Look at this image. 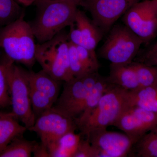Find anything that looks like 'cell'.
<instances>
[{"mask_svg":"<svg viewBox=\"0 0 157 157\" xmlns=\"http://www.w3.org/2000/svg\"><path fill=\"white\" fill-rule=\"evenodd\" d=\"M38 11L29 23L39 43L47 42L75 22L78 5L56 0L36 2Z\"/></svg>","mask_w":157,"mask_h":157,"instance_id":"6da1fadb","label":"cell"},{"mask_svg":"<svg viewBox=\"0 0 157 157\" xmlns=\"http://www.w3.org/2000/svg\"><path fill=\"white\" fill-rule=\"evenodd\" d=\"M35 39L29 23L25 20L22 13L16 20L1 29L0 48L14 63L31 67L36 62Z\"/></svg>","mask_w":157,"mask_h":157,"instance_id":"7a4b0ae2","label":"cell"},{"mask_svg":"<svg viewBox=\"0 0 157 157\" xmlns=\"http://www.w3.org/2000/svg\"><path fill=\"white\" fill-rule=\"evenodd\" d=\"M68 34L63 31L50 40L36 44V57L42 70L60 82L74 78L70 70Z\"/></svg>","mask_w":157,"mask_h":157,"instance_id":"3957f363","label":"cell"},{"mask_svg":"<svg viewBox=\"0 0 157 157\" xmlns=\"http://www.w3.org/2000/svg\"><path fill=\"white\" fill-rule=\"evenodd\" d=\"M143 43L124 24L116 25L110 29L99 54L111 64L129 65L136 58Z\"/></svg>","mask_w":157,"mask_h":157,"instance_id":"277c9868","label":"cell"},{"mask_svg":"<svg viewBox=\"0 0 157 157\" xmlns=\"http://www.w3.org/2000/svg\"><path fill=\"white\" fill-rule=\"evenodd\" d=\"M128 92L115 85L105 93L86 121L78 128L80 134L86 136L93 130L113 125L128 106Z\"/></svg>","mask_w":157,"mask_h":157,"instance_id":"5b68a950","label":"cell"},{"mask_svg":"<svg viewBox=\"0 0 157 157\" xmlns=\"http://www.w3.org/2000/svg\"><path fill=\"white\" fill-rule=\"evenodd\" d=\"M8 79L11 113L29 130L33 126L36 118L31 105L26 70L12 61L8 69Z\"/></svg>","mask_w":157,"mask_h":157,"instance_id":"8992f818","label":"cell"},{"mask_svg":"<svg viewBox=\"0 0 157 157\" xmlns=\"http://www.w3.org/2000/svg\"><path fill=\"white\" fill-rule=\"evenodd\" d=\"M98 72L64 82L62 92L53 107L76 119L83 109L89 94L100 77Z\"/></svg>","mask_w":157,"mask_h":157,"instance_id":"52a82bcc","label":"cell"},{"mask_svg":"<svg viewBox=\"0 0 157 157\" xmlns=\"http://www.w3.org/2000/svg\"><path fill=\"white\" fill-rule=\"evenodd\" d=\"M124 24L143 43H148L157 34V0L135 3L124 14Z\"/></svg>","mask_w":157,"mask_h":157,"instance_id":"ba28073f","label":"cell"},{"mask_svg":"<svg viewBox=\"0 0 157 157\" xmlns=\"http://www.w3.org/2000/svg\"><path fill=\"white\" fill-rule=\"evenodd\" d=\"M78 129L75 119L53 107L42 113L36 119L29 131L36 133L41 143L47 147L68 132Z\"/></svg>","mask_w":157,"mask_h":157,"instance_id":"9c48e42d","label":"cell"},{"mask_svg":"<svg viewBox=\"0 0 157 157\" xmlns=\"http://www.w3.org/2000/svg\"><path fill=\"white\" fill-rule=\"evenodd\" d=\"M86 138L98 154V157L128 156L136 140L124 133L110 132L107 128L93 130Z\"/></svg>","mask_w":157,"mask_h":157,"instance_id":"30bf717a","label":"cell"},{"mask_svg":"<svg viewBox=\"0 0 157 157\" xmlns=\"http://www.w3.org/2000/svg\"><path fill=\"white\" fill-rule=\"evenodd\" d=\"M134 4L132 0H82L78 6L89 12L93 22L104 33Z\"/></svg>","mask_w":157,"mask_h":157,"instance_id":"8fae6325","label":"cell"},{"mask_svg":"<svg viewBox=\"0 0 157 157\" xmlns=\"http://www.w3.org/2000/svg\"><path fill=\"white\" fill-rule=\"evenodd\" d=\"M113 126L136 140L157 126V113L136 106H128Z\"/></svg>","mask_w":157,"mask_h":157,"instance_id":"7c38bea8","label":"cell"},{"mask_svg":"<svg viewBox=\"0 0 157 157\" xmlns=\"http://www.w3.org/2000/svg\"><path fill=\"white\" fill-rule=\"evenodd\" d=\"M74 24L84 40L83 47L95 51L97 45L103 37V32L87 17L83 11L78 9Z\"/></svg>","mask_w":157,"mask_h":157,"instance_id":"4fadbf2b","label":"cell"},{"mask_svg":"<svg viewBox=\"0 0 157 157\" xmlns=\"http://www.w3.org/2000/svg\"><path fill=\"white\" fill-rule=\"evenodd\" d=\"M26 74L30 87L46 95L56 103L59 96L61 82L42 70L38 72L26 70Z\"/></svg>","mask_w":157,"mask_h":157,"instance_id":"5bb4252c","label":"cell"},{"mask_svg":"<svg viewBox=\"0 0 157 157\" xmlns=\"http://www.w3.org/2000/svg\"><path fill=\"white\" fill-rule=\"evenodd\" d=\"M115 85L110 81L108 77L100 75L90 91L83 111L75 119L78 128L86 121L95 108L103 95Z\"/></svg>","mask_w":157,"mask_h":157,"instance_id":"9a60e30c","label":"cell"},{"mask_svg":"<svg viewBox=\"0 0 157 157\" xmlns=\"http://www.w3.org/2000/svg\"><path fill=\"white\" fill-rule=\"evenodd\" d=\"M28 130L11 112L0 113V151H3L14 138L22 136Z\"/></svg>","mask_w":157,"mask_h":157,"instance_id":"2e32d148","label":"cell"},{"mask_svg":"<svg viewBox=\"0 0 157 157\" xmlns=\"http://www.w3.org/2000/svg\"><path fill=\"white\" fill-rule=\"evenodd\" d=\"M108 77L113 84L128 91H133L140 88L137 74L131 64H110Z\"/></svg>","mask_w":157,"mask_h":157,"instance_id":"e0dca14e","label":"cell"},{"mask_svg":"<svg viewBox=\"0 0 157 157\" xmlns=\"http://www.w3.org/2000/svg\"><path fill=\"white\" fill-rule=\"evenodd\" d=\"M68 132L47 147L49 157H73L82 138L81 134Z\"/></svg>","mask_w":157,"mask_h":157,"instance_id":"ac0fdd59","label":"cell"},{"mask_svg":"<svg viewBox=\"0 0 157 157\" xmlns=\"http://www.w3.org/2000/svg\"><path fill=\"white\" fill-rule=\"evenodd\" d=\"M128 106H136L157 113V85L128 92Z\"/></svg>","mask_w":157,"mask_h":157,"instance_id":"d6986e66","label":"cell"},{"mask_svg":"<svg viewBox=\"0 0 157 157\" xmlns=\"http://www.w3.org/2000/svg\"><path fill=\"white\" fill-rule=\"evenodd\" d=\"M128 156L157 157V126L137 140Z\"/></svg>","mask_w":157,"mask_h":157,"instance_id":"ffe728a7","label":"cell"},{"mask_svg":"<svg viewBox=\"0 0 157 157\" xmlns=\"http://www.w3.org/2000/svg\"><path fill=\"white\" fill-rule=\"evenodd\" d=\"M22 136L16 137L6 148L0 151V157H29L33 153L37 144Z\"/></svg>","mask_w":157,"mask_h":157,"instance_id":"44dd1931","label":"cell"},{"mask_svg":"<svg viewBox=\"0 0 157 157\" xmlns=\"http://www.w3.org/2000/svg\"><path fill=\"white\" fill-rule=\"evenodd\" d=\"M130 64L135 70L140 88L157 85V67L134 62Z\"/></svg>","mask_w":157,"mask_h":157,"instance_id":"7402d4cb","label":"cell"},{"mask_svg":"<svg viewBox=\"0 0 157 157\" xmlns=\"http://www.w3.org/2000/svg\"><path fill=\"white\" fill-rule=\"evenodd\" d=\"M22 13L14 0H0V29L16 20Z\"/></svg>","mask_w":157,"mask_h":157,"instance_id":"603a6c76","label":"cell"},{"mask_svg":"<svg viewBox=\"0 0 157 157\" xmlns=\"http://www.w3.org/2000/svg\"><path fill=\"white\" fill-rule=\"evenodd\" d=\"M30 94L32 109L36 119L54 105V102L49 97L30 86Z\"/></svg>","mask_w":157,"mask_h":157,"instance_id":"cb8c5ba5","label":"cell"},{"mask_svg":"<svg viewBox=\"0 0 157 157\" xmlns=\"http://www.w3.org/2000/svg\"><path fill=\"white\" fill-rule=\"evenodd\" d=\"M12 60H7L0 63V108L11 105V99L8 83V72Z\"/></svg>","mask_w":157,"mask_h":157,"instance_id":"d4e9b609","label":"cell"},{"mask_svg":"<svg viewBox=\"0 0 157 157\" xmlns=\"http://www.w3.org/2000/svg\"><path fill=\"white\" fill-rule=\"evenodd\" d=\"M69 59L70 70L74 77H81L89 74L78 59L76 45L70 41Z\"/></svg>","mask_w":157,"mask_h":157,"instance_id":"484cf974","label":"cell"},{"mask_svg":"<svg viewBox=\"0 0 157 157\" xmlns=\"http://www.w3.org/2000/svg\"><path fill=\"white\" fill-rule=\"evenodd\" d=\"M136 62L157 67V42L147 48Z\"/></svg>","mask_w":157,"mask_h":157,"instance_id":"4316f807","label":"cell"},{"mask_svg":"<svg viewBox=\"0 0 157 157\" xmlns=\"http://www.w3.org/2000/svg\"><path fill=\"white\" fill-rule=\"evenodd\" d=\"M73 157H98V154L87 138H82Z\"/></svg>","mask_w":157,"mask_h":157,"instance_id":"83f0119b","label":"cell"},{"mask_svg":"<svg viewBox=\"0 0 157 157\" xmlns=\"http://www.w3.org/2000/svg\"><path fill=\"white\" fill-rule=\"evenodd\" d=\"M33 154L35 157H49L48 149L41 143H37Z\"/></svg>","mask_w":157,"mask_h":157,"instance_id":"f1b7e54d","label":"cell"},{"mask_svg":"<svg viewBox=\"0 0 157 157\" xmlns=\"http://www.w3.org/2000/svg\"><path fill=\"white\" fill-rule=\"evenodd\" d=\"M47 1V0H37L36 2H41V1ZM56 1H65V2H70L75 3V4L78 6L79 3H80V2L82 1V0H56Z\"/></svg>","mask_w":157,"mask_h":157,"instance_id":"f546056e","label":"cell"},{"mask_svg":"<svg viewBox=\"0 0 157 157\" xmlns=\"http://www.w3.org/2000/svg\"><path fill=\"white\" fill-rule=\"evenodd\" d=\"M19 2L26 6H28V0H17Z\"/></svg>","mask_w":157,"mask_h":157,"instance_id":"4dcf8cb0","label":"cell"},{"mask_svg":"<svg viewBox=\"0 0 157 157\" xmlns=\"http://www.w3.org/2000/svg\"><path fill=\"white\" fill-rule=\"evenodd\" d=\"M37 0H28V5L29 6H30L33 3L36 2Z\"/></svg>","mask_w":157,"mask_h":157,"instance_id":"1f68e13d","label":"cell"},{"mask_svg":"<svg viewBox=\"0 0 157 157\" xmlns=\"http://www.w3.org/2000/svg\"><path fill=\"white\" fill-rule=\"evenodd\" d=\"M133 1V3L134 4H135V3H137V2H140V0H132Z\"/></svg>","mask_w":157,"mask_h":157,"instance_id":"d6a6232c","label":"cell"},{"mask_svg":"<svg viewBox=\"0 0 157 157\" xmlns=\"http://www.w3.org/2000/svg\"><path fill=\"white\" fill-rule=\"evenodd\" d=\"M2 113V112H1V111H0V113Z\"/></svg>","mask_w":157,"mask_h":157,"instance_id":"836d02e7","label":"cell"}]
</instances>
